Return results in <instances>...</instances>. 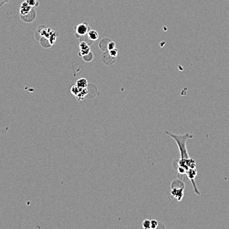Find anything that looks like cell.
Listing matches in <instances>:
<instances>
[{
  "mask_svg": "<svg viewBox=\"0 0 229 229\" xmlns=\"http://www.w3.org/2000/svg\"><path fill=\"white\" fill-rule=\"evenodd\" d=\"M165 133L170 137H172L176 143L180 151V153H181V158H190L187 151V148H186V142H187L188 139L194 138L193 135H192L191 134H189L188 133H186L184 135H177V134L172 133L168 132V131H165Z\"/></svg>",
  "mask_w": 229,
  "mask_h": 229,
  "instance_id": "obj_1",
  "label": "cell"
},
{
  "mask_svg": "<svg viewBox=\"0 0 229 229\" xmlns=\"http://www.w3.org/2000/svg\"><path fill=\"white\" fill-rule=\"evenodd\" d=\"M39 35L41 36L40 42L41 46L44 48H50L51 46H53L56 41L57 39V34L53 30L50 28H44L38 29Z\"/></svg>",
  "mask_w": 229,
  "mask_h": 229,
  "instance_id": "obj_2",
  "label": "cell"
},
{
  "mask_svg": "<svg viewBox=\"0 0 229 229\" xmlns=\"http://www.w3.org/2000/svg\"><path fill=\"white\" fill-rule=\"evenodd\" d=\"M90 30V25L88 23H82L78 24L75 27V36L76 38H82L87 35L88 32Z\"/></svg>",
  "mask_w": 229,
  "mask_h": 229,
  "instance_id": "obj_3",
  "label": "cell"
},
{
  "mask_svg": "<svg viewBox=\"0 0 229 229\" xmlns=\"http://www.w3.org/2000/svg\"><path fill=\"white\" fill-rule=\"evenodd\" d=\"M36 13L34 9H32L31 11L29 12L25 15H20V18L21 21L24 23H32L36 19Z\"/></svg>",
  "mask_w": 229,
  "mask_h": 229,
  "instance_id": "obj_4",
  "label": "cell"
},
{
  "mask_svg": "<svg viewBox=\"0 0 229 229\" xmlns=\"http://www.w3.org/2000/svg\"><path fill=\"white\" fill-rule=\"evenodd\" d=\"M79 48H80V52H79V56L81 57H84L89 54L90 52V46L86 42L82 41L79 44Z\"/></svg>",
  "mask_w": 229,
  "mask_h": 229,
  "instance_id": "obj_5",
  "label": "cell"
},
{
  "mask_svg": "<svg viewBox=\"0 0 229 229\" xmlns=\"http://www.w3.org/2000/svg\"><path fill=\"white\" fill-rule=\"evenodd\" d=\"M184 188H171V194L172 196L179 201H181L184 197Z\"/></svg>",
  "mask_w": 229,
  "mask_h": 229,
  "instance_id": "obj_6",
  "label": "cell"
},
{
  "mask_svg": "<svg viewBox=\"0 0 229 229\" xmlns=\"http://www.w3.org/2000/svg\"><path fill=\"white\" fill-rule=\"evenodd\" d=\"M102 60L103 63L105 64V65L109 66L115 63L116 60V57H113L111 55L109 54V51L107 50V51H105L102 54Z\"/></svg>",
  "mask_w": 229,
  "mask_h": 229,
  "instance_id": "obj_7",
  "label": "cell"
},
{
  "mask_svg": "<svg viewBox=\"0 0 229 229\" xmlns=\"http://www.w3.org/2000/svg\"><path fill=\"white\" fill-rule=\"evenodd\" d=\"M33 7H30V6L27 4L25 1H24L23 2H22V4H20V10H19L20 15H26L27 13H29V12L31 11Z\"/></svg>",
  "mask_w": 229,
  "mask_h": 229,
  "instance_id": "obj_8",
  "label": "cell"
},
{
  "mask_svg": "<svg viewBox=\"0 0 229 229\" xmlns=\"http://www.w3.org/2000/svg\"><path fill=\"white\" fill-rule=\"evenodd\" d=\"M88 90L87 87L86 88H80V92L76 95L75 97L76 99H77L78 101H82V100H84L85 99V98L88 95Z\"/></svg>",
  "mask_w": 229,
  "mask_h": 229,
  "instance_id": "obj_9",
  "label": "cell"
},
{
  "mask_svg": "<svg viewBox=\"0 0 229 229\" xmlns=\"http://www.w3.org/2000/svg\"><path fill=\"white\" fill-rule=\"evenodd\" d=\"M88 38L91 41H96L99 39V34L95 30H90L87 33Z\"/></svg>",
  "mask_w": 229,
  "mask_h": 229,
  "instance_id": "obj_10",
  "label": "cell"
},
{
  "mask_svg": "<svg viewBox=\"0 0 229 229\" xmlns=\"http://www.w3.org/2000/svg\"><path fill=\"white\" fill-rule=\"evenodd\" d=\"M76 85L80 88H86L88 85V81L86 79L81 78L78 79Z\"/></svg>",
  "mask_w": 229,
  "mask_h": 229,
  "instance_id": "obj_11",
  "label": "cell"
},
{
  "mask_svg": "<svg viewBox=\"0 0 229 229\" xmlns=\"http://www.w3.org/2000/svg\"><path fill=\"white\" fill-rule=\"evenodd\" d=\"M80 88L78 87L76 85H72L71 88V93H72V95L76 96L79 93V92H80Z\"/></svg>",
  "mask_w": 229,
  "mask_h": 229,
  "instance_id": "obj_12",
  "label": "cell"
},
{
  "mask_svg": "<svg viewBox=\"0 0 229 229\" xmlns=\"http://www.w3.org/2000/svg\"><path fill=\"white\" fill-rule=\"evenodd\" d=\"M27 4H28L30 7H36L39 6V1L38 0H24Z\"/></svg>",
  "mask_w": 229,
  "mask_h": 229,
  "instance_id": "obj_13",
  "label": "cell"
},
{
  "mask_svg": "<svg viewBox=\"0 0 229 229\" xmlns=\"http://www.w3.org/2000/svg\"><path fill=\"white\" fill-rule=\"evenodd\" d=\"M142 227L145 229H149L151 228V221H149L148 219H145L144 221L142 222Z\"/></svg>",
  "mask_w": 229,
  "mask_h": 229,
  "instance_id": "obj_14",
  "label": "cell"
},
{
  "mask_svg": "<svg viewBox=\"0 0 229 229\" xmlns=\"http://www.w3.org/2000/svg\"><path fill=\"white\" fill-rule=\"evenodd\" d=\"M108 51H109V54H111L113 57H116V58H117V55H118V50H117V48H115L114 49H113V50H108Z\"/></svg>",
  "mask_w": 229,
  "mask_h": 229,
  "instance_id": "obj_15",
  "label": "cell"
},
{
  "mask_svg": "<svg viewBox=\"0 0 229 229\" xmlns=\"http://www.w3.org/2000/svg\"><path fill=\"white\" fill-rule=\"evenodd\" d=\"M115 43L114 42L110 40L109 42V43L108 44V50H113V49L115 48Z\"/></svg>",
  "mask_w": 229,
  "mask_h": 229,
  "instance_id": "obj_16",
  "label": "cell"
},
{
  "mask_svg": "<svg viewBox=\"0 0 229 229\" xmlns=\"http://www.w3.org/2000/svg\"><path fill=\"white\" fill-rule=\"evenodd\" d=\"M158 227V221H156V220H151V228L152 229H155L157 228Z\"/></svg>",
  "mask_w": 229,
  "mask_h": 229,
  "instance_id": "obj_17",
  "label": "cell"
},
{
  "mask_svg": "<svg viewBox=\"0 0 229 229\" xmlns=\"http://www.w3.org/2000/svg\"><path fill=\"white\" fill-rule=\"evenodd\" d=\"M10 1L11 0H0V7H1L2 5L7 4V3H9Z\"/></svg>",
  "mask_w": 229,
  "mask_h": 229,
  "instance_id": "obj_18",
  "label": "cell"
}]
</instances>
